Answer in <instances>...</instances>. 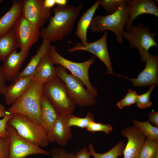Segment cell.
Wrapping results in <instances>:
<instances>
[{
  "instance_id": "obj_7",
  "label": "cell",
  "mask_w": 158,
  "mask_h": 158,
  "mask_svg": "<svg viewBox=\"0 0 158 158\" xmlns=\"http://www.w3.org/2000/svg\"><path fill=\"white\" fill-rule=\"evenodd\" d=\"M43 94L59 115L68 116L74 110L75 105L69 98L64 82L59 78L45 83Z\"/></svg>"
},
{
  "instance_id": "obj_27",
  "label": "cell",
  "mask_w": 158,
  "mask_h": 158,
  "mask_svg": "<svg viewBox=\"0 0 158 158\" xmlns=\"http://www.w3.org/2000/svg\"><path fill=\"white\" fill-rule=\"evenodd\" d=\"M91 121H95V120L94 116L90 111L84 118L78 117L73 114L69 115L67 116L68 125L70 127L75 126L83 129L86 128Z\"/></svg>"
},
{
  "instance_id": "obj_32",
  "label": "cell",
  "mask_w": 158,
  "mask_h": 158,
  "mask_svg": "<svg viewBox=\"0 0 158 158\" xmlns=\"http://www.w3.org/2000/svg\"><path fill=\"white\" fill-rule=\"evenodd\" d=\"M86 129L88 131L95 133L96 132L102 131L109 134L113 130L112 127L109 124L97 123L95 121H91L89 123Z\"/></svg>"
},
{
  "instance_id": "obj_37",
  "label": "cell",
  "mask_w": 158,
  "mask_h": 158,
  "mask_svg": "<svg viewBox=\"0 0 158 158\" xmlns=\"http://www.w3.org/2000/svg\"><path fill=\"white\" fill-rule=\"evenodd\" d=\"M75 158H90L91 155L87 150V147H85L75 152Z\"/></svg>"
},
{
  "instance_id": "obj_26",
  "label": "cell",
  "mask_w": 158,
  "mask_h": 158,
  "mask_svg": "<svg viewBox=\"0 0 158 158\" xmlns=\"http://www.w3.org/2000/svg\"><path fill=\"white\" fill-rule=\"evenodd\" d=\"M134 125L136 126L145 136L152 140L158 142V128L153 126L149 121L144 122L137 119L132 120Z\"/></svg>"
},
{
  "instance_id": "obj_19",
  "label": "cell",
  "mask_w": 158,
  "mask_h": 158,
  "mask_svg": "<svg viewBox=\"0 0 158 158\" xmlns=\"http://www.w3.org/2000/svg\"><path fill=\"white\" fill-rule=\"evenodd\" d=\"M33 75L20 78L12 83L7 87L5 95L6 104H13L25 93L31 84Z\"/></svg>"
},
{
  "instance_id": "obj_4",
  "label": "cell",
  "mask_w": 158,
  "mask_h": 158,
  "mask_svg": "<svg viewBox=\"0 0 158 158\" xmlns=\"http://www.w3.org/2000/svg\"><path fill=\"white\" fill-rule=\"evenodd\" d=\"M7 125L15 128L19 135L27 141L40 147L49 145L48 135L42 125L35 123L23 115L13 114Z\"/></svg>"
},
{
  "instance_id": "obj_14",
  "label": "cell",
  "mask_w": 158,
  "mask_h": 158,
  "mask_svg": "<svg viewBox=\"0 0 158 158\" xmlns=\"http://www.w3.org/2000/svg\"><path fill=\"white\" fill-rule=\"evenodd\" d=\"M143 70L137 78H130L123 75L121 77L131 80L133 86L136 87L157 85L158 83V56H151L147 59Z\"/></svg>"
},
{
  "instance_id": "obj_29",
  "label": "cell",
  "mask_w": 158,
  "mask_h": 158,
  "mask_svg": "<svg viewBox=\"0 0 158 158\" xmlns=\"http://www.w3.org/2000/svg\"><path fill=\"white\" fill-rule=\"evenodd\" d=\"M128 0H101L100 5L106 11L107 15L112 14L121 6L127 5Z\"/></svg>"
},
{
  "instance_id": "obj_13",
  "label": "cell",
  "mask_w": 158,
  "mask_h": 158,
  "mask_svg": "<svg viewBox=\"0 0 158 158\" xmlns=\"http://www.w3.org/2000/svg\"><path fill=\"white\" fill-rule=\"evenodd\" d=\"M121 134L128 139L123 151L124 158H139L141 150L146 137L135 126L123 129Z\"/></svg>"
},
{
  "instance_id": "obj_1",
  "label": "cell",
  "mask_w": 158,
  "mask_h": 158,
  "mask_svg": "<svg viewBox=\"0 0 158 158\" xmlns=\"http://www.w3.org/2000/svg\"><path fill=\"white\" fill-rule=\"evenodd\" d=\"M83 7V3L78 6L57 5L52 10L54 16L50 17L48 25L41 28L39 36L50 42L62 40L73 30Z\"/></svg>"
},
{
  "instance_id": "obj_18",
  "label": "cell",
  "mask_w": 158,
  "mask_h": 158,
  "mask_svg": "<svg viewBox=\"0 0 158 158\" xmlns=\"http://www.w3.org/2000/svg\"><path fill=\"white\" fill-rule=\"evenodd\" d=\"M33 78L38 82L43 83L58 78L54 64L47 52L36 67Z\"/></svg>"
},
{
  "instance_id": "obj_42",
  "label": "cell",
  "mask_w": 158,
  "mask_h": 158,
  "mask_svg": "<svg viewBox=\"0 0 158 158\" xmlns=\"http://www.w3.org/2000/svg\"><path fill=\"white\" fill-rule=\"evenodd\" d=\"M154 158H158V147L156 150Z\"/></svg>"
},
{
  "instance_id": "obj_41",
  "label": "cell",
  "mask_w": 158,
  "mask_h": 158,
  "mask_svg": "<svg viewBox=\"0 0 158 158\" xmlns=\"http://www.w3.org/2000/svg\"><path fill=\"white\" fill-rule=\"evenodd\" d=\"M56 4L57 5L64 6L67 5L66 0H55Z\"/></svg>"
},
{
  "instance_id": "obj_9",
  "label": "cell",
  "mask_w": 158,
  "mask_h": 158,
  "mask_svg": "<svg viewBox=\"0 0 158 158\" xmlns=\"http://www.w3.org/2000/svg\"><path fill=\"white\" fill-rule=\"evenodd\" d=\"M10 140L9 158H24L31 155L50 154L39 146L27 141L20 136L13 127L7 125Z\"/></svg>"
},
{
  "instance_id": "obj_34",
  "label": "cell",
  "mask_w": 158,
  "mask_h": 158,
  "mask_svg": "<svg viewBox=\"0 0 158 158\" xmlns=\"http://www.w3.org/2000/svg\"><path fill=\"white\" fill-rule=\"evenodd\" d=\"M9 144L8 137H0V158H9Z\"/></svg>"
},
{
  "instance_id": "obj_43",
  "label": "cell",
  "mask_w": 158,
  "mask_h": 158,
  "mask_svg": "<svg viewBox=\"0 0 158 158\" xmlns=\"http://www.w3.org/2000/svg\"><path fill=\"white\" fill-rule=\"evenodd\" d=\"M3 1V0H0V4Z\"/></svg>"
},
{
  "instance_id": "obj_35",
  "label": "cell",
  "mask_w": 158,
  "mask_h": 158,
  "mask_svg": "<svg viewBox=\"0 0 158 158\" xmlns=\"http://www.w3.org/2000/svg\"><path fill=\"white\" fill-rule=\"evenodd\" d=\"M12 115L6 111L5 115L2 119L0 120V137H8L6 127L7 122Z\"/></svg>"
},
{
  "instance_id": "obj_2",
  "label": "cell",
  "mask_w": 158,
  "mask_h": 158,
  "mask_svg": "<svg viewBox=\"0 0 158 158\" xmlns=\"http://www.w3.org/2000/svg\"><path fill=\"white\" fill-rule=\"evenodd\" d=\"M44 84L33 78L26 91L6 111L12 114L23 115L35 123L42 125L40 103Z\"/></svg>"
},
{
  "instance_id": "obj_20",
  "label": "cell",
  "mask_w": 158,
  "mask_h": 158,
  "mask_svg": "<svg viewBox=\"0 0 158 158\" xmlns=\"http://www.w3.org/2000/svg\"><path fill=\"white\" fill-rule=\"evenodd\" d=\"M22 13V0H13L10 9L0 18V36L7 32L14 27L16 21Z\"/></svg>"
},
{
  "instance_id": "obj_10",
  "label": "cell",
  "mask_w": 158,
  "mask_h": 158,
  "mask_svg": "<svg viewBox=\"0 0 158 158\" xmlns=\"http://www.w3.org/2000/svg\"><path fill=\"white\" fill-rule=\"evenodd\" d=\"M14 28L18 47L24 52H29L30 48L38 40L40 28L22 14L16 21Z\"/></svg>"
},
{
  "instance_id": "obj_36",
  "label": "cell",
  "mask_w": 158,
  "mask_h": 158,
  "mask_svg": "<svg viewBox=\"0 0 158 158\" xmlns=\"http://www.w3.org/2000/svg\"><path fill=\"white\" fill-rule=\"evenodd\" d=\"M7 87L2 67L0 64V93L5 95L6 93Z\"/></svg>"
},
{
  "instance_id": "obj_17",
  "label": "cell",
  "mask_w": 158,
  "mask_h": 158,
  "mask_svg": "<svg viewBox=\"0 0 158 158\" xmlns=\"http://www.w3.org/2000/svg\"><path fill=\"white\" fill-rule=\"evenodd\" d=\"M68 116L59 115L52 128L50 142H54L59 145L64 146L72 138L71 127L68 125Z\"/></svg>"
},
{
  "instance_id": "obj_22",
  "label": "cell",
  "mask_w": 158,
  "mask_h": 158,
  "mask_svg": "<svg viewBox=\"0 0 158 158\" xmlns=\"http://www.w3.org/2000/svg\"><path fill=\"white\" fill-rule=\"evenodd\" d=\"M100 0H98L87 9L79 19L77 25L75 34L82 42L80 43L85 46L87 42V32L94 15L100 5Z\"/></svg>"
},
{
  "instance_id": "obj_28",
  "label": "cell",
  "mask_w": 158,
  "mask_h": 158,
  "mask_svg": "<svg viewBox=\"0 0 158 158\" xmlns=\"http://www.w3.org/2000/svg\"><path fill=\"white\" fill-rule=\"evenodd\" d=\"M158 147V142L146 137L140 151L139 158H154L156 150Z\"/></svg>"
},
{
  "instance_id": "obj_40",
  "label": "cell",
  "mask_w": 158,
  "mask_h": 158,
  "mask_svg": "<svg viewBox=\"0 0 158 158\" xmlns=\"http://www.w3.org/2000/svg\"><path fill=\"white\" fill-rule=\"evenodd\" d=\"M6 110L5 107L2 104H0V118L3 117L5 115Z\"/></svg>"
},
{
  "instance_id": "obj_3",
  "label": "cell",
  "mask_w": 158,
  "mask_h": 158,
  "mask_svg": "<svg viewBox=\"0 0 158 158\" xmlns=\"http://www.w3.org/2000/svg\"><path fill=\"white\" fill-rule=\"evenodd\" d=\"M130 10L129 6L124 5L111 14L93 16L89 28L92 32L96 33L107 30L113 32L116 35V41L122 44L124 28L129 20Z\"/></svg>"
},
{
  "instance_id": "obj_23",
  "label": "cell",
  "mask_w": 158,
  "mask_h": 158,
  "mask_svg": "<svg viewBox=\"0 0 158 158\" xmlns=\"http://www.w3.org/2000/svg\"><path fill=\"white\" fill-rule=\"evenodd\" d=\"M50 42L43 39V42L36 54L32 56L25 67L20 72L12 83L24 77L33 75L35 71L44 55L47 52Z\"/></svg>"
},
{
  "instance_id": "obj_5",
  "label": "cell",
  "mask_w": 158,
  "mask_h": 158,
  "mask_svg": "<svg viewBox=\"0 0 158 158\" xmlns=\"http://www.w3.org/2000/svg\"><path fill=\"white\" fill-rule=\"evenodd\" d=\"M56 74L66 85L68 95L75 105L81 107L92 106L96 100L84 87L85 85L79 78L72 73L69 74L67 69L59 65L55 66Z\"/></svg>"
},
{
  "instance_id": "obj_31",
  "label": "cell",
  "mask_w": 158,
  "mask_h": 158,
  "mask_svg": "<svg viewBox=\"0 0 158 158\" xmlns=\"http://www.w3.org/2000/svg\"><path fill=\"white\" fill-rule=\"evenodd\" d=\"M156 85L150 86L146 92L138 95L136 103L138 107L140 109H144L150 107L152 102L150 101L151 94Z\"/></svg>"
},
{
  "instance_id": "obj_25",
  "label": "cell",
  "mask_w": 158,
  "mask_h": 158,
  "mask_svg": "<svg viewBox=\"0 0 158 158\" xmlns=\"http://www.w3.org/2000/svg\"><path fill=\"white\" fill-rule=\"evenodd\" d=\"M125 147L124 142L121 141L109 151L102 154L96 153L92 143H89L88 148L91 155L94 158H117L123 154Z\"/></svg>"
},
{
  "instance_id": "obj_30",
  "label": "cell",
  "mask_w": 158,
  "mask_h": 158,
  "mask_svg": "<svg viewBox=\"0 0 158 158\" xmlns=\"http://www.w3.org/2000/svg\"><path fill=\"white\" fill-rule=\"evenodd\" d=\"M138 95L136 91L129 89L126 95L117 102L116 105L119 109H122L126 106L134 104L136 103Z\"/></svg>"
},
{
  "instance_id": "obj_6",
  "label": "cell",
  "mask_w": 158,
  "mask_h": 158,
  "mask_svg": "<svg viewBox=\"0 0 158 158\" xmlns=\"http://www.w3.org/2000/svg\"><path fill=\"white\" fill-rule=\"evenodd\" d=\"M47 53L54 64L59 65L69 70L74 75L83 83L90 94L95 98L97 97L98 91L92 86L89 78V69L94 64L96 59L95 56H91L86 61L76 62L68 60L60 55L53 45H50Z\"/></svg>"
},
{
  "instance_id": "obj_16",
  "label": "cell",
  "mask_w": 158,
  "mask_h": 158,
  "mask_svg": "<svg viewBox=\"0 0 158 158\" xmlns=\"http://www.w3.org/2000/svg\"><path fill=\"white\" fill-rule=\"evenodd\" d=\"M127 5L130 7L129 20L124 28L126 31L132 26L135 19L143 14L152 15L158 17V7L152 0H129Z\"/></svg>"
},
{
  "instance_id": "obj_15",
  "label": "cell",
  "mask_w": 158,
  "mask_h": 158,
  "mask_svg": "<svg viewBox=\"0 0 158 158\" xmlns=\"http://www.w3.org/2000/svg\"><path fill=\"white\" fill-rule=\"evenodd\" d=\"M29 52H25L21 51H14L3 61L2 67L5 80L13 82L20 72L19 70L27 57Z\"/></svg>"
},
{
  "instance_id": "obj_11",
  "label": "cell",
  "mask_w": 158,
  "mask_h": 158,
  "mask_svg": "<svg viewBox=\"0 0 158 158\" xmlns=\"http://www.w3.org/2000/svg\"><path fill=\"white\" fill-rule=\"evenodd\" d=\"M108 31H106L100 39L92 42L88 43L85 46L80 43L67 49L68 51L73 53L78 50L84 51L89 52L99 58L105 65L107 68L106 74L116 75L113 72L111 59L108 51L107 38Z\"/></svg>"
},
{
  "instance_id": "obj_21",
  "label": "cell",
  "mask_w": 158,
  "mask_h": 158,
  "mask_svg": "<svg viewBox=\"0 0 158 158\" xmlns=\"http://www.w3.org/2000/svg\"><path fill=\"white\" fill-rule=\"evenodd\" d=\"M40 108L42 125L46 130L49 139L52 128L59 115L43 94L41 99Z\"/></svg>"
},
{
  "instance_id": "obj_38",
  "label": "cell",
  "mask_w": 158,
  "mask_h": 158,
  "mask_svg": "<svg viewBox=\"0 0 158 158\" xmlns=\"http://www.w3.org/2000/svg\"><path fill=\"white\" fill-rule=\"evenodd\" d=\"M149 121L155 126L158 127V112H151L149 114Z\"/></svg>"
},
{
  "instance_id": "obj_33",
  "label": "cell",
  "mask_w": 158,
  "mask_h": 158,
  "mask_svg": "<svg viewBox=\"0 0 158 158\" xmlns=\"http://www.w3.org/2000/svg\"><path fill=\"white\" fill-rule=\"evenodd\" d=\"M49 153L53 158H75V156L74 153L56 147L51 149Z\"/></svg>"
},
{
  "instance_id": "obj_24",
  "label": "cell",
  "mask_w": 158,
  "mask_h": 158,
  "mask_svg": "<svg viewBox=\"0 0 158 158\" xmlns=\"http://www.w3.org/2000/svg\"><path fill=\"white\" fill-rule=\"evenodd\" d=\"M18 47L14 27L0 36V61L4 60Z\"/></svg>"
},
{
  "instance_id": "obj_8",
  "label": "cell",
  "mask_w": 158,
  "mask_h": 158,
  "mask_svg": "<svg viewBox=\"0 0 158 158\" xmlns=\"http://www.w3.org/2000/svg\"><path fill=\"white\" fill-rule=\"evenodd\" d=\"M150 27L145 26L140 23L137 26H132L124 31L123 35L128 41L130 48L138 50L142 62H145L151 55L148 51L150 48L158 47L154 40L155 36L158 33L150 32Z\"/></svg>"
},
{
  "instance_id": "obj_12",
  "label": "cell",
  "mask_w": 158,
  "mask_h": 158,
  "mask_svg": "<svg viewBox=\"0 0 158 158\" xmlns=\"http://www.w3.org/2000/svg\"><path fill=\"white\" fill-rule=\"evenodd\" d=\"M22 15L37 28L42 27L48 21L51 10L46 8L44 0H22Z\"/></svg>"
},
{
  "instance_id": "obj_39",
  "label": "cell",
  "mask_w": 158,
  "mask_h": 158,
  "mask_svg": "<svg viewBox=\"0 0 158 158\" xmlns=\"http://www.w3.org/2000/svg\"><path fill=\"white\" fill-rule=\"evenodd\" d=\"M56 4L55 0H44V5L46 8L51 9Z\"/></svg>"
}]
</instances>
